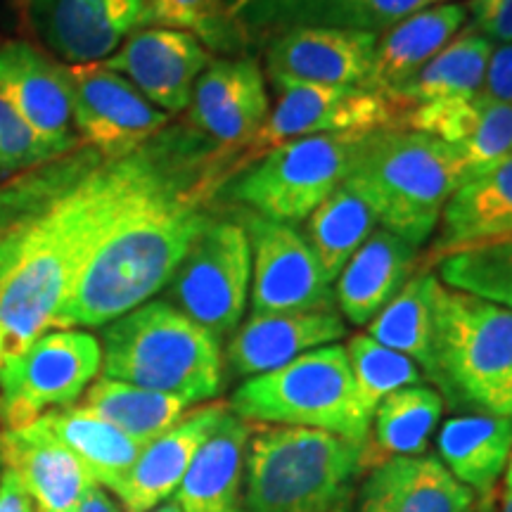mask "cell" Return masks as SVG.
Segmentation results:
<instances>
[{
  "label": "cell",
  "instance_id": "cell-1",
  "mask_svg": "<svg viewBox=\"0 0 512 512\" xmlns=\"http://www.w3.org/2000/svg\"><path fill=\"white\" fill-rule=\"evenodd\" d=\"M159 157L155 143L98 164L38 219L0 240V366L55 330L83 266L155 174Z\"/></svg>",
  "mask_w": 512,
  "mask_h": 512
},
{
  "label": "cell",
  "instance_id": "cell-2",
  "mask_svg": "<svg viewBox=\"0 0 512 512\" xmlns=\"http://www.w3.org/2000/svg\"><path fill=\"white\" fill-rule=\"evenodd\" d=\"M159 166L95 249L57 316L55 330L110 325L166 290L209 221L211 176L185 181L190 147L159 140Z\"/></svg>",
  "mask_w": 512,
  "mask_h": 512
},
{
  "label": "cell",
  "instance_id": "cell-3",
  "mask_svg": "<svg viewBox=\"0 0 512 512\" xmlns=\"http://www.w3.org/2000/svg\"><path fill=\"white\" fill-rule=\"evenodd\" d=\"M463 183L456 150L411 128L366 133L342 181L368 204L382 228L415 247L430 240L448 197Z\"/></svg>",
  "mask_w": 512,
  "mask_h": 512
},
{
  "label": "cell",
  "instance_id": "cell-4",
  "mask_svg": "<svg viewBox=\"0 0 512 512\" xmlns=\"http://www.w3.org/2000/svg\"><path fill=\"white\" fill-rule=\"evenodd\" d=\"M366 444L285 425H252L242 512H339L351 501Z\"/></svg>",
  "mask_w": 512,
  "mask_h": 512
},
{
  "label": "cell",
  "instance_id": "cell-5",
  "mask_svg": "<svg viewBox=\"0 0 512 512\" xmlns=\"http://www.w3.org/2000/svg\"><path fill=\"white\" fill-rule=\"evenodd\" d=\"M102 373L200 403L223 387L221 342L164 299L112 320L102 332Z\"/></svg>",
  "mask_w": 512,
  "mask_h": 512
},
{
  "label": "cell",
  "instance_id": "cell-6",
  "mask_svg": "<svg viewBox=\"0 0 512 512\" xmlns=\"http://www.w3.org/2000/svg\"><path fill=\"white\" fill-rule=\"evenodd\" d=\"M427 380L456 411L512 418V311L439 285Z\"/></svg>",
  "mask_w": 512,
  "mask_h": 512
},
{
  "label": "cell",
  "instance_id": "cell-7",
  "mask_svg": "<svg viewBox=\"0 0 512 512\" xmlns=\"http://www.w3.org/2000/svg\"><path fill=\"white\" fill-rule=\"evenodd\" d=\"M230 411L259 425L306 427L366 444L370 415L358 399L347 347L325 344L287 366L249 377L235 389Z\"/></svg>",
  "mask_w": 512,
  "mask_h": 512
},
{
  "label": "cell",
  "instance_id": "cell-8",
  "mask_svg": "<svg viewBox=\"0 0 512 512\" xmlns=\"http://www.w3.org/2000/svg\"><path fill=\"white\" fill-rule=\"evenodd\" d=\"M363 131L320 133L268 152L230 183V195L278 223L309 219L342 185Z\"/></svg>",
  "mask_w": 512,
  "mask_h": 512
},
{
  "label": "cell",
  "instance_id": "cell-9",
  "mask_svg": "<svg viewBox=\"0 0 512 512\" xmlns=\"http://www.w3.org/2000/svg\"><path fill=\"white\" fill-rule=\"evenodd\" d=\"M252 283V245L240 221L214 219L192 240L166 285V299L216 339L238 330Z\"/></svg>",
  "mask_w": 512,
  "mask_h": 512
},
{
  "label": "cell",
  "instance_id": "cell-10",
  "mask_svg": "<svg viewBox=\"0 0 512 512\" xmlns=\"http://www.w3.org/2000/svg\"><path fill=\"white\" fill-rule=\"evenodd\" d=\"M102 366L100 339L86 330H50L0 366V425L24 430L55 408L72 406Z\"/></svg>",
  "mask_w": 512,
  "mask_h": 512
},
{
  "label": "cell",
  "instance_id": "cell-11",
  "mask_svg": "<svg viewBox=\"0 0 512 512\" xmlns=\"http://www.w3.org/2000/svg\"><path fill=\"white\" fill-rule=\"evenodd\" d=\"M278 93L273 112L242 147L238 169H247L275 147L320 133L401 128V107L366 88L323 86L297 79H271Z\"/></svg>",
  "mask_w": 512,
  "mask_h": 512
},
{
  "label": "cell",
  "instance_id": "cell-12",
  "mask_svg": "<svg viewBox=\"0 0 512 512\" xmlns=\"http://www.w3.org/2000/svg\"><path fill=\"white\" fill-rule=\"evenodd\" d=\"M74 83V126L86 147L105 162L136 155L169 124V114L145 100L124 76L102 64L69 67Z\"/></svg>",
  "mask_w": 512,
  "mask_h": 512
},
{
  "label": "cell",
  "instance_id": "cell-13",
  "mask_svg": "<svg viewBox=\"0 0 512 512\" xmlns=\"http://www.w3.org/2000/svg\"><path fill=\"white\" fill-rule=\"evenodd\" d=\"M252 245V313L332 309V283L290 223L240 214Z\"/></svg>",
  "mask_w": 512,
  "mask_h": 512
},
{
  "label": "cell",
  "instance_id": "cell-14",
  "mask_svg": "<svg viewBox=\"0 0 512 512\" xmlns=\"http://www.w3.org/2000/svg\"><path fill=\"white\" fill-rule=\"evenodd\" d=\"M209 62V50L188 31L147 27L126 36L100 64L124 76L157 110L178 114L188 110L195 83Z\"/></svg>",
  "mask_w": 512,
  "mask_h": 512
},
{
  "label": "cell",
  "instance_id": "cell-15",
  "mask_svg": "<svg viewBox=\"0 0 512 512\" xmlns=\"http://www.w3.org/2000/svg\"><path fill=\"white\" fill-rule=\"evenodd\" d=\"M268 112L264 72L254 57H211L192 91L188 126L197 138L235 150L259 131Z\"/></svg>",
  "mask_w": 512,
  "mask_h": 512
},
{
  "label": "cell",
  "instance_id": "cell-16",
  "mask_svg": "<svg viewBox=\"0 0 512 512\" xmlns=\"http://www.w3.org/2000/svg\"><path fill=\"white\" fill-rule=\"evenodd\" d=\"M0 93L60 155L79 147L74 131V83L64 67L27 41L0 46Z\"/></svg>",
  "mask_w": 512,
  "mask_h": 512
},
{
  "label": "cell",
  "instance_id": "cell-17",
  "mask_svg": "<svg viewBox=\"0 0 512 512\" xmlns=\"http://www.w3.org/2000/svg\"><path fill=\"white\" fill-rule=\"evenodd\" d=\"M147 0H27L36 36L72 67L107 60L140 29Z\"/></svg>",
  "mask_w": 512,
  "mask_h": 512
},
{
  "label": "cell",
  "instance_id": "cell-18",
  "mask_svg": "<svg viewBox=\"0 0 512 512\" xmlns=\"http://www.w3.org/2000/svg\"><path fill=\"white\" fill-rule=\"evenodd\" d=\"M247 46H264L290 29H347L377 34L394 27L425 0H223Z\"/></svg>",
  "mask_w": 512,
  "mask_h": 512
},
{
  "label": "cell",
  "instance_id": "cell-19",
  "mask_svg": "<svg viewBox=\"0 0 512 512\" xmlns=\"http://www.w3.org/2000/svg\"><path fill=\"white\" fill-rule=\"evenodd\" d=\"M377 34L347 29H290L264 43L268 79L366 88Z\"/></svg>",
  "mask_w": 512,
  "mask_h": 512
},
{
  "label": "cell",
  "instance_id": "cell-20",
  "mask_svg": "<svg viewBox=\"0 0 512 512\" xmlns=\"http://www.w3.org/2000/svg\"><path fill=\"white\" fill-rule=\"evenodd\" d=\"M347 325L335 309L294 313H252L230 337L226 358L235 377H256L287 366L306 351L335 344Z\"/></svg>",
  "mask_w": 512,
  "mask_h": 512
},
{
  "label": "cell",
  "instance_id": "cell-21",
  "mask_svg": "<svg viewBox=\"0 0 512 512\" xmlns=\"http://www.w3.org/2000/svg\"><path fill=\"white\" fill-rule=\"evenodd\" d=\"M351 512H475V491L434 456H399L370 467Z\"/></svg>",
  "mask_w": 512,
  "mask_h": 512
},
{
  "label": "cell",
  "instance_id": "cell-22",
  "mask_svg": "<svg viewBox=\"0 0 512 512\" xmlns=\"http://www.w3.org/2000/svg\"><path fill=\"white\" fill-rule=\"evenodd\" d=\"M0 465L17 477L36 512H76L98 484L72 451L34 425L0 432Z\"/></svg>",
  "mask_w": 512,
  "mask_h": 512
},
{
  "label": "cell",
  "instance_id": "cell-23",
  "mask_svg": "<svg viewBox=\"0 0 512 512\" xmlns=\"http://www.w3.org/2000/svg\"><path fill=\"white\" fill-rule=\"evenodd\" d=\"M228 411L230 406L226 401L207 403L185 413L183 420L176 422L169 432L150 441L117 491L124 510L150 512L174 496L195 453Z\"/></svg>",
  "mask_w": 512,
  "mask_h": 512
},
{
  "label": "cell",
  "instance_id": "cell-24",
  "mask_svg": "<svg viewBox=\"0 0 512 512\" xmlns=\"http://www.w3.org/2000/svg\"><path fill=\"white\" fill-rule=\"evenodd\" d=\"M467 24V10L460 3L420 8L382 31L375 43V62L368 91L392 100L415 74L439 55Z\"/></svg>",
  "mask_w": 512,
  "mask_h": 512
},
{
  "label": "cell",
  "instance_id": "cell-25",
  "mask_svg": "<svg viewBox=\"0 0 512 512\" xmlns=\"http://www.w3.org/2000/svg\"><path fill=\"white\" fill-rule=\"evenodd\" d=\"M418 249L387 228H375L337 278L339 313L354 325H368L411 280Z\"/></svg>",
  "mask_w": 512,
  "mask_h": 512
},
{
  "label": "cell",
  "instance_id": "cell-26",
  "mask_svg": "<svg viewBox=\"0 0 512 512\" xmlns=\"http://www.w3.org/2000/svg\"><path fill=\"white\" fill-rule=\"evenodd\" d=\"M252 422L228 411L195 453L176 489L181 512H242Z\"/></svg>",
  "mask_w": 512,
  "mask_h": 512
},
{
  "label": "cell",
  "instance_id": "cell-27",
  "mask_svg": "<svg viewBox=\"0 0 512 512\" xmlns=\"http://www.w3.org/2000/svg\"><path fill=\"white\" fill-rule=\"evenodd\" d=\"M432 259L458 249L512 240V159L467 178L441 211Z\"/></svg>",
  "mask_w": 512,
  "mask_h": 512
},
{
  "label": "cell",
  "instance_id": "cell-28",
  "mask_svg": "<svg viewBox=\"0 0 512 512\" xmlns=\"http://www.w3.org/2000/svg\"><path fill=\"white\" fill-rule=\"evenodd\" d=\"M34 427L62 444L67 451H72L86 467L88 475L114 494L126 482L128 472L133 470L147 446L143 441L128 437L112 422L83 408L81 403L55 408V411L41 415Z\"/></svg>",
  "mask_w": 512,
  "mask_h": 512
},
{
  "label": "cell",
  "instance_id": "cell-29",
  "mask_svg": "<svg viewBox=\"0 0 512 512\" xmlns=\"http://www.w3.org/2000/svg\"><path fill=\"white\" fill-rule=\"evenodd\" d=\"M437 448L441 463L460 484L489 498L512 456V418L458 415L441 425Z\"/></svg>",
  "mask_w": 512,
  "mask_h": 512
},
{
  "label": "cell",
  "instance_id": "cell-30",
  "mask_svg": "<svg viewBox=\"0 0 512 512\" xmlns=\"http://www.w3.org/2000/svg\"><path fill=\"white\" fill-rule=\"evenodd\" d=\"M441 413L444 396L430 384H413L384 396L370 422L363 467L399 456H425Z\"/></svg>",
  "mask_w": 512,
  "mask_h": 512
},
{
  "label": "cell",
  "instance_id": "cell-31",
  "mask_svg": "<svg viewBox=\"0 0 512 512\" xmlns=\"http://www.w3.org/2000/svg\"><path fill=\"white\" fill-rule=\"evenodd\" d=\"M491 53H494V43L489 38L470 29L460 31L392 100L401 107L403 114V110L418 105L477 98L482 93Z\"/></svg>",
  "mask_w": 512,
  "mask_h": 512
},
{
  "label": "cell",
  "instance_id": "cell-32",
  "mask_svg": "<svg viewBox=\"0 0 512 512\" xmlns=\"http://www.w3.org/2000/svg\"><path fill=\"white\" fill-rule=\"evenodd\" d=\"M441 280L430 271L411 275L399 294L368 323V335L399 354L408 356L430 375L434 363V337H437V320H434V299H437Z\"/></svg>",
  "mask_w": 512,
  "mask_h": 512
},
{
  "label": "cell",
  "instance_id": "cell-33",
  "mask_svg": "<svg viewBox=\"0 0 512 512\" xmlns=\"http://www.w3.org/2000/svg\"><path fill=\"white\" fill-rule=\"evenodd\" d=\"M83 408L112 422L128 437L150 444L183 420L190 403L121 380L100 377L83 392Z\"/></svg>",
  "mask_w": 512,
  "mask_h": 512
},
{
  "label": "cell",
  "instance_id": "cell-34",
  "mask_svg": "<svg viewBox=\"0 0 512 512\" xmlns=\"http://www.w3.org/2000/svg\"><path fill=\"white\" fill-rule=\"evenodd\" d=\"M375 226L377 219L373 211L347 185H339L309 216L306 226L309 247L330 283H335L358 247L373 235Z\"/></svg>",
  "mask_w": 512,
  "mask_h": 512
},
{
  "label": "cell",
  "instance_id": "cell-35",
  "mask_svg": "<svg viewBox=\"0 0 512 512\" xmlns=\"http://www.w3.org/2000/svg\"><path fill=\"white\" fill-rule=\"evenodd\" d=\"M147 27L188 31L200 38L209 53L230 55L247 48L245 36L223 0H147L140 29Z\"/></svg>",
  "mask_w": 512,
  "mask_h": 512
},
{
  "label": "cell",
  "instance_id": "cell-36",
  "mask_svg": "<svg viewBox=\"0 0 512 512\" xmlns=\"http://www.w3.org/2000/svg\"><path fill=\"white\" fill-rule=\"evenodd\" d=\"M441 283L451 290L512 311V240L458 249L439 261Z\"/></svg>",
  "mask_w": 512,
  "mask_h": 512
},
{
  "label": "cell",
  "instance_id": "cell-37",
  "mask_svg": "<svg viewBox=\"0 0 512 512\" xmlns=\"http://www.w3.org/2000/svg\"><path fill=\"white\" fill-rule=\"evenodd\" d=\"M347 356L354 373L358 399L373 415L384 396L399 392L403 387L425 384V375L408 356L382 347L370 335H354L347 344Z\"/></svg>",
  "mask_w": 512,
  "mask_h": 512
},
{
  "label": "cell",
  "instance_id": "cell-38",
  "mask_svg": "<svg viewBox=\"0 0 512 512\" xmlns=\"http://www.w3.org/2000/svg\"><path fill=\"white\" fill-rule=\"evenodd\" d=\"M453 150L463 164L465 181L494 169L505 159H512V105L486 100L484 95H479L475 126Z\"/></svg>",
  "mask_w": 512,
  "mask_h": 512
},
{
  "label": "cell",
  "instance_id": "cell-39",
  "mask_svg": "<svg viewBox=\"0 0 512 512\" xmlns=\"http://www.w3.org/2000/svg\"><path fill=\"white\" fill-rule=\"evenodd\" d=\"M62 157L0 93V178H8Z\"/></svg>",
  "mask_w": 512,
  "mask_h": 512
},
{
  "label": "cell",
  "instance_id": "cell-40",
  "mask_svg": "<svg viewBox=\"0 0 512 512\" xmlns=\"http://www.w3.org/2000/svg\"><path fill=\"white\" fill-rule=\"evenodd\" d=\"M467 29L491 43L512 41V0H467Z\"/></svg>",
  "mask_w": 512,
  "mask_h": 512
},
{
  "label": "cell",
  "instance_id": "cell-41",
  "mask_svg": "<svg viewBox=\"0 0 512 512\" xmlns=\"http://www.w3.org/2000/svg\"><path fill=\"white\" fill-rule=\"evenodd\" d=\"M482 95L486 100L512 105V41L494 46L486 64Z\"/></svg>",
  "mask_w": 512,
  "mask_h": 512
},
{
  "label": "cell",
  "instance_id": "cell-42",
  "mask_svg": "<svg viewBox=\"0 0 512 512\" xmlns=\"http://www.w3.org/2000/svg\"><path fill=\"white\" fill-rule=\"evenodd\" d=\"M0 512H36L34 501L8 470L0 477Z\"/></svg>",
  "mask_w": 512,
  "mask_h": 512
},
{
  "label": "cell",
  "instance_id": "cell-43",
  "mask_svg": "<svg viewBox=\"0 0 512 512\" xmlns=\"http://www.w3.org/2000/svg\"><path fill=\"white\" fill-rule=\"evenodd\" d=\"M76 512H126L124 505H119L114 498L107 494V491L100 489V484H95L91 491H88L86 498L79 503Z\"/></svg>",
  "mask_w": 512,
  "mask_h": 512
},
{
  "label": "cell",
  "instance_id": "cell-44",
  "mask_svg": "<svg viewBox=\"0 0 512 512\" xmlns=\"http://www.w3.org/2000/svg\"><path fill=\"white\" fill-rule=\"evenodd\" d=\"M150 512H181V508H178V503L176 501H171V503H162V505H157L155 510H150Z\"/></svg>",
  "mask_w": 512,
  "mask_h": 512
},
{
  "label": "cell",
  "instance_id": "cell-45",
  "mask_svg": "<svg viewBox=\"0 0 512 512\" xmlns=\"http://www.w3.org/2000/svg\"><path fill=\"white\" fill-rule=\"evenodd\" d=\"M501 512H512V491H505V494H503Z\"/></svg>",
  "mask_w": 512,
  "mask_h": 512
},
{
  "label": "cell",
  "instance_id": "cell-46",
  "mask_svg": "<svg viewBox=\"0 0 512 512\" xmlns=\"http://www.w3.org/2000/svg\"><path fill=\"white\" fill-rule=\"evenodd\" d=\"M505 491H512V456L508 460V467H505Z\"/></svg>",
  "mask_w": 512,
  "mask_h": 512
},
{
  "label": "cell",
  "instance_id": "cell-47",
  "mask_svg": "<svg viewBox=\"0 0 512 512\" xmlns=\"http://www.w3.org/2000/svg\"><path fill=\"white\" fill-rule=\"evenodd\" d=\"M444 3H453V0H425V8H430V5H444Z\"/></svg>",
  "mask_w": 512,
  "mask_h": 512
},
{
  "label": "cell",
  "instance_id": "cell-48",
  "mask_svg": "<svg viewBox=\"0 0 512 512\" xmlns=\"http://www.w3.org/2000/svg\"><path fill=\"white\" fill-rule=\"evenodd\" d=\"M351 503V501H349ZM349 503L347 505H344V508L342 510H339V512H351V508H349Z\"/></svg>",
  "mask_w": 512,
  "mask_h": 512
}]
</instances>
